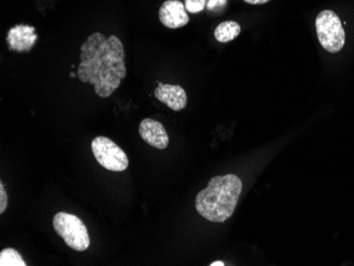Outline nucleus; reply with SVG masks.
Returning a JSON list of instances; mask_svg holds the SVG:
<instances>
[{
	"label": "nucleus",
	"mask_w": 354,
	"mask_h": 266,
	"mask_svg": "<svg viewBox=\"0 0 354 266\" xmlns=\"http://www.w3.org/2000/svg\"><path fill=\"white\" fill-rule=\"evenodd\" d=\"M216 265L224 266L225 264L221 261L220 262H214V263L210 264V266H216Z\"/></svg>",
	"instance_id": "obj_15"
},
{
	"label": "nucleus",
	"mask_w": 354,
	"mask_h": 266,
	"mask_svg": "<svg viewBox=\"0 0 354 266\" xmlns=\"http://www.w3.org/2000/svg\"><path fill=\"white\" fill-rule=\"evenodd\" d=\"M159 21L165 27L178 29L189 23L184 3L178 0H167L159 9Z\"/></svg>",
	"instance_id": "obj_6"
},
{
	"label": "nucleus",
	"mask_w": 354,
	"mask_h": 266,
	"mask_svg": "<svg viewBox=\"0 0 354 266\" xmlns=\"http://www.w3.org/2000/svg\"><path fill=\"white\" fill-rule=\"evenodd\" d=\"M53 228L68 247L85 251L91 245L88 231L81 218L75 214L59 212L53 218Z\"/></svg>",
	"instance_id": "obj_3"
},
{
	"label": "nucleus",
	"mask_w": 354,
	"mask_h": 266,
	"mask_svg": "<svg viewBox=\"0 0 354 266\" xmlns=\"http://www.w3.org/2000/svg\"><path fill=\"white\" fill-rule=\"evenodd\" d=\"M35 27L27 25L14 26L8 32L7 41L10 50L27 53L31 50L37 41Z\"/></svg>",
	"instance_id": "obj_8"
},
{
	"label": "nucleus",
	"mask_w": 354,
	"mask_h": 266,
	"mask_svg": "<svg viewBox=\"0 0 354 266\" xmlns=\"http://www.w3.org/2000/svg\"><path fill=\"white\" fill-rule=\"evenodd\" d=\"M8 207V194L6 192L5 186L0 182V213L3 214Z\"/></svg>",
	"instance_id": "obj_13"
},
{
	"label": "nucleus",
	"mask_w": 354,
	"mask_h": 266,
	"mask_svg": "<svg viewBox=\"0 0 354 266\" xmlns=\"http://www.w3.org/2000/svg\"><path fill=\"white\" fill-rule=\"evenodd\" d=\"M71 77H77V75H75V73H71Z\"/></svg>",
	"instance_id": "obj_16"
},
{
	"label": "nucleus",
	"mask_w": 354,
	"mask_h": 266,
	"mask_svg": "<svg viewBox=\"0 0 354 266\" xmlns=\"http://www.w3.org/2000/svg\"><path fill=\"white\" fill-rule=\"evenodd\" d=\"M77 77L82 83L95 86L100 98H109L127 77L125 51L122 41L111 35L95 32L81 46Z\"/></svg>",
	"instance_id": "obj_1"
},
{
	"label": "nucleus",
	"mask_w": 354,
	"mask_h": 266,
	"mask_svg": "<svg viewBox=\"0 0 354 266\" xmlns=\"http://www.w3.org/2000/svg\"><path fill=\"white\" fill-rule=\"evenodd\" d=\"M91 151L95 160L106 170L122 172L129 167V158L124 151L107 137H95L91 142Z\"/></svg>",
	"instance_id": "obj_5"
},
{
	"label": "nucleus",
	"mask_w": 354,
	"mask_h": 266,
	"mask_svg": "<svg viewBox=\"0 0 354 266\" xmlns=\"http://www.w3.org/2000/svg\"><path fill=\"white\" fill-rule=\"evenodd\" d=\"M206 3L207 0H185V8L190 13L196 14L205 9Z\"/></svg>",
	"instance_id": "obj_12"
},
{
	"label": "nucleus",
	"mask_w": 354,
	"mask_h": 266,
	"mask_svg": "<svg viewBox=\"0 0 354 266\" xmlns=\"http://www.w3.org/2000/svg\"><path fill=\"white\" fill-rule=\"evenodd\" d=\"M244 1L250 5H263V3H268L270 0H244Z\"/></svg>",
	"instance_id": "obj_14"
},
{
	"label": "nucleus",
	"mask_w": 354,
	"mask_h": 266,
	"mask_svg": "<svg viewBox=\"0 0 354 266\" xmlns=\"http://www.w3.org/2000/svg\"><path fill=\"white\" fill-rule=\"evenodd\" d=\"M21 254L14 248H6L0 253V266H26Z\"/></svg>",
	"instance_id": "obj_11"
},
{
	"label": "nucleus",
	"mask_w": 354,
	"mask_h": 266,
	"mask_svg": "<svg viewBox=\"0 0 354 266\" xmlns=\"http://www.w3.org/2000/svg\"><path fill=\"white\" fill-rule=\"evenodd\" d=\"M316 32L320 45L328 53H336L345 45V30L341 19L331 10L320 12L316 17Z\"/></svg>",
	"instance_id": "obj_4"
},
{
	"label": "nucleus",
	"mask_w": 354,
	"mask_h": 266,
	"mask_svg": "<svg viewBox=\"0 0 354 266\" xmlns=\"http://www.w3.org/2000/svg\"><path fill=\"white\" fill-rule=\"evenodd\" d=\"M242 189L243 184L234 174L212 178L196 196V210L208 221L224 223L234 214Z\"/></svg>",
	"instance_id": "obj_2"
},
{
	"label": "nucleus",
	"mask_w": 354,
	"mask_h": 266,
	"mask_svg": "<svg viewBox=\"0 0 354 266\" xmlns=\"http://www.w3.org/2000/svg\"><path fill=\"white\" fill-rule=\"evenodd\" d=\"M139 135L147 144L158 150L169 146V136L164 125L154 119L146 118L139 124Z\"/></svg>",
	"instance_id": "obj_7"
},
{
	"label": "nucleus",
	"mask_w": 354,
	"mask_h": 266,
	"mask_svg": "<svg viewBox=\"0 0 354 266\" xmlns=\"http://www.w3.org/2000/svg\"><path fill=\"white\" fill-rule=\"evenodd\" d=\"M157 100L170 107L174 112H180L187 106L188 98L185 89L180 85L158 83L154 91Z\"/></svg>",
	"instance_id": "obj_9"
},
{
	"label": "nucleus",
	"mask_w": 354,
	"mask_h": 266,
	"mask_svg": "<svg viewBox=\"0 0 354 266\" xmlns=\"http://www.w3.org/2000/svg\"><path fill=\"white\" fill-rule=\"evenodd\" d=\"M241 33V26L236 21H228L221 23L214 30V37L218 43L234 41Z\"/></svg>",
	"instance_id": "obj_10"
}]
</instances>
